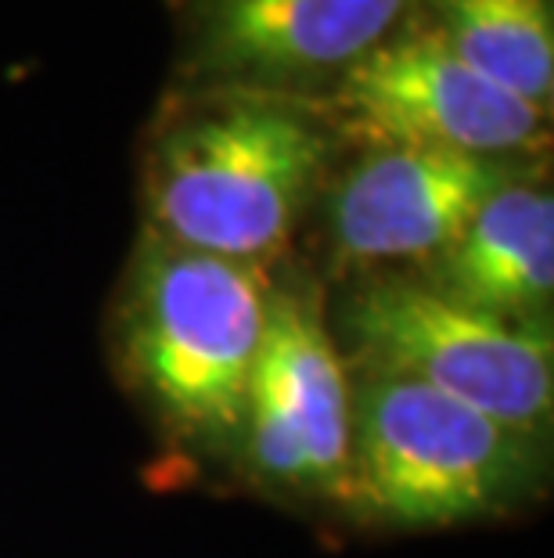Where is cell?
<instances>
[{"mask_svg": "<svg viewBox=\"0 0 554 558\" xmlns=\"http://www.w3.org/2000/svg\"><path fill=\"white\" fill-rule=\"evenodd\" d=\"M242 425L263 476L303 490H346L349 375L310 295L270 300Z\"/></svg>", "mask_w": 554, "mask_h": 558, "instance_id": "cell-6", "label": "cell"}, {"mask_svg": "<svg viewBox=\"0 0 554 558\" xmlns=\"http://www.w3.org/2000/svg\"><path fill=\"white\" fill-rule=\"evenodd\" d=\"M346 331L360 367H379L533 436L554 400V342L540 320L468 306L426 281H379L353 295Z\"/></svg>", "mask_w": 554, "mask_h": 558, "instance_id": "cell-4", "label": "cell"}, {"mask_svg": "<svg viewBox=\"0 0 554 558\" xmlns=\"http://www.w3.org/2000/svg\"><path fill=\"white\" fill-rule=\"evenodd\" d=\"M432 33L493 87L547 112L554 94L551 0H429Z\"/></svg>", "mask_w": 554, "mask_h": 558, "instance_id": "cell-10", "label": "cell"}, {"mask_svg": "<svg viewBox=\"0 0 554 558\" xmlns=\"http://www.w3.org/2000/svg\"><path fill=\"white\" fill-rule=\"evenodd\" d=\"M426 0H192V73L213 80L306 83L342 76L404 29Z\"/></svg>", "mask_w": 554, "mask_h": 558, "instance_id": "cell-8", "label": "cell"}, {"mask_svg": "<svg viewBox=\"0 0 554 558\" xmlns=\"http://www.w3.org/2000/svg\"><path fill=\"white\" fill-rule=\"evenodd\" d=\"M515 177L504 159L435 148H371L332 195L338 264L435 259L493 192Z\"/></svg>", "mask_w": 554, "mask_h": 558, "instance_id": "cell-7", "label": "cell"}, {"mask_svg": "<svg viewBox=\"0 0 554 558\" xmlns=\"http://www.w3.org/2000/svg\"><path fill=\"white\" fill-rule=\"evenodd\" d=\"M432 264L429 284L454 300L512 320H540L554 289L551 192L508 181Z\"/></svg>", "mask_w": 554, "mask_h": 558, "instance_id": "cell-9", "label": "cell"}, {"mask_svg": "<svg viewBox=\"0 0 554 558\" xmlns=\"http://www.w3.org/2000/svg\"><path fill=\"white\" fill-rule=\"evenodd\" d=\"M267 264L145 234L130 289V361L176 425L238 433L274 300Z\"/></svg>", "mask_w": 554, "mask_h": 558, "instance_id": "cell-2", "label": "cell"}, {"mask_svg": "<svg viewBox=\"0 0 554 558\" xmlns=\"http://www.w3.org/2000/svg\"><path fill=\"white\" fill-rule=\"evenodd\" d=\"M529 439L415 378L360 367L349 383L346 497L396 526H451L504 505Z\"/></svg>", "mask_w": 554, "mask_h": 558, "instance_id": "cell-3", "label": "cell"}, {"mask_svg": "<svg viewBox=\"0 0 554 558\" xmlns=\"http://www.w3.org/2000/svg\"><path fill=\"white\" fill-rule=\"evenodd\" d=\"M328 141L278 101H231L170 126L148 162V220L195 253L267 264L306 213Z\"/></svg>", "mask_w": 554, "mask_h": 558, "instance_id": "cell-1", "label": "cell"}, {"mask_svg": "<svg viewBox=\"0 0 554 558\" xmlns=\"http://www.w3.org/2000/svg\"><path fill=\"white\" fill-rule=\"evenodd\" d=\"M332 105L371 148L504 159L547 130V112L482 80L429 26H404L364 54L335 80Z\"/></svg>", "mask_w": 554, "mask_h": 558, "instance_id": "cell-5", "label": "cell"}]
</instances>
